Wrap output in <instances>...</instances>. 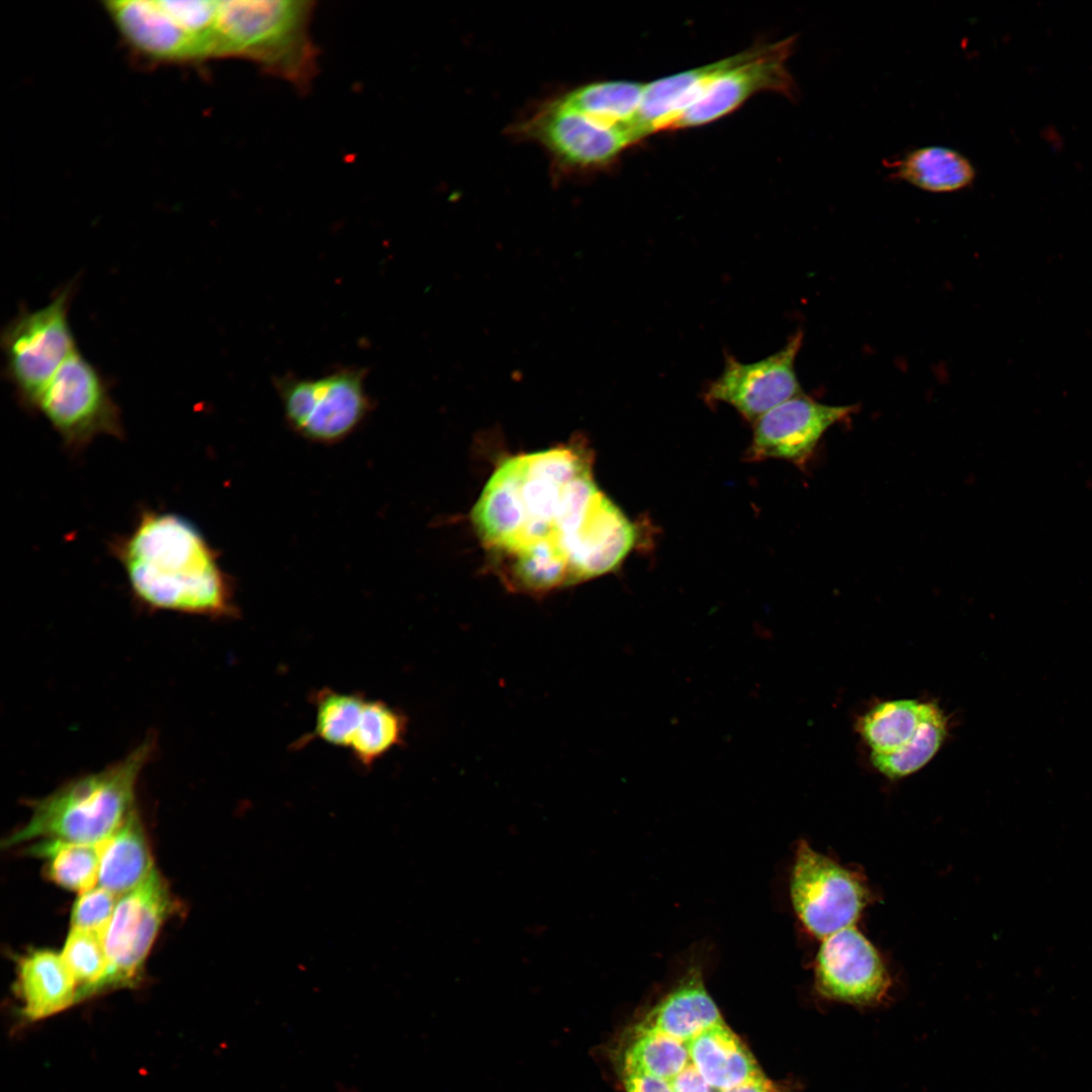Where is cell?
<instances>
[{
	"instance_id": "obj_1",
	"label": "cell",
	"mask_w": 1092,
	"mask_h": 1092,
	"mask_svg": "<svg viewBox=\"0 0 1092 1092\" xmlns=\"http://www.w3.org/2000/svg\"><path fill=\"white\" fill-rule=\"evenodd\" d=\"M582 438L504 460L470 519L508 589L530 596L616 571L638 547L639 525L599 487Z\"/></svg>"
},
{
	"instance_id": "obj_2",
	"label": "cell",
	"mask_w": 1092,
	"mask_h": 1092,
	"mask_svg": "<svg viewBox=\"0 0 1092 1092\" xmlns=\"http://www.w3.org/2000/svg\"><path fill=\"white\" fill-rule=\"evenodd\" d=\"M111 551L143 607L218 620L240 616L234 584L217 552L187 518L144 510Z\"/></svg>"
},
{
	"instance_id": "obj_3",
	"label": "cell",
	"mask_w": 1092,
	"mask_h": 1092,
	"mask_svg": "<svg viewBox=\"0 0 1092 1092\" xmlns=\"http://www.w3.org/2000/svg\"><path fill=\"white\" fill-rule=\"evenodd\" d=\"M156 743L148 737L122 759L76 778L32 803L24 826L4 840L7 847L33 839L99 843L136 810L135 791Z\"/></svg>"
},
{
	"instance_id": "obj_4",
	"label": "cell",
	"mask_w": 1092,
	"mask_h": 1092,
	"mask_svg": "<svg viewBox=\"0 0 1092 1092\" xmlns=\"http://www.w3.org/2000/svg\"><path fill=\"white\" fill-rule=\"evenodd\" d=\"M313 2L217 1L213 58H242L297 86L315 71L308 26Z\"/></svg>"
},
{
	"instance_id": "obj_5",
	"label": "cell",
	"mask_w": 1092,
	"mask_h": 1092,
	"mask_svg": "<svg viewBox=\"0 0 1092 1092\" xmlns=\"http://www.w3.org/2000/svg\"><path fill=\"white\" fill-rule=\"evenodd\" d=\"M77 279L60 286L43 306L20 307L2 329L3 375L20 405L32 413L34 403L66 360L78 351L69 313Z\"/></svg>"
},
{
	"instance_id": "obj_6",
	"label": "cell",
	"mask_w": 1092,
	"mask_h": 1092,
	"mask_svg": "<svg viewBox=\"0 0 1092 1092\" xmlns=\"http://www.w3.org/2000/svg\"><path fill=\"white\" fill-rule=\"evenodd\" d=\"M510 134L540 146L559 175L604 168L638 142L627 128L613 126L568 105L558 93L535 103L510 127Z\"/></svg>"
},
{
	"instance_id": "obj_7",
	"label": "cell",
	"mask_w": 1092,
	"mask_h": 1092,
	"mask_svg": "<svg viewBox=\"0 0 1092 1092\" xmlns=\"http://www.w3.org/2000/svg\"><path fill=\"white\" fill-rule=\"evenodd\" d=\"M365 368L342 367L320 377H275L286 423L300 437L334 444L351 435L367 418L372 401Z\"/></svg>"
},
{
	"instance_id": "obj_8",
	"label": "cell",
	"mask_w": 1092,
	"mask_h": 1092,
	"mask_svg": "<svg viewBox=\"0 0 1092 1092\" xmlns=\"http://www.w3.org/2000/svg\"><path fill=\"white\" fill-rule=\"evenodd\" d=\"M111 386L103 372L78 350L41 391L32 413L41 415L73 452L100 436L122 438L121 411Z\"/></svg>"
},
{
	"instance_id": "obj_9",
	"label": "cell",
	"mask_w": 1092,
	"mask_h": 1092,
	"mask_svg": "<svg viewBox=\"0 0 1092 1092\" xmlns=\"http://www.w3.org/2000/svg\"><path fill=\"white\" fill-rule=\"evenodd\" d=\"M790 895L803 926L821 940L853 926L871 900L857 873L814 850L805 840L796 848Z\"/></svg>"
},
{
	"instance_id": "obj_10",
	"label": "cell",
	"mask_w": 1092,
	"mask_h": 1092,
	"mask_svg": "<svg viewBox=\"0 0 1092 1092\" xmlns=\"http://www.w3.org/2000/svg\"><path fill=\"white\" fill-rule=\"evenodd\" d=\"M175 906L169 886L157 869L119 898L103 933L107 972L99 991L136 982L155 938Z\"/></svg>"
},
{
	"instance_id": "obj_11",
	"label": "cell",
	"mask_w": 1092,
	"mask_h": 1092,
	"mask_svg": "<svg viewBox=\"0 0 1092 1092\" xmlns=\"http://www.w3.org/2000/svg\"><path fill=\"white\" fill-rule=\"evenodd\" d=\"M795 36L734 55L733 62L707 87L672 129L713 122L739 107L752 95L774 91L794 98L797 88L788 70Z\"/></svg>"
},
{
	"instance_id": "obj_12",
	"label": "cell",
	"mask_w": 1092,
	"mask_h": 1092,
	"mask_svg": "<svg viewBox=\"0 0 1092 1092\" xmlns=\"http://www.w3.org/2000/svg\"><path fill=\"white\" fill-rule=\"evenodd\" d=\"M802 344L803 332L797 331L782 349L757 361L741 362L726 355L722 372L705 389L706 402L727 403L753 424L771 408L802 394L795 370Z\"/></svg>"
},
{
	"instance_id": "obj_13",
	"label": "cell",
	"mask_w": 1092,
	"mask_h": 1092,
	"mask_svg": "<svg viewBox=\"0 0 1092 1092\" xmlns=\"http://www.w3.org/2000/svg\"><path fill=\"white\" fill-rule=\"evenodd\" d=\"M815 962V986L829 1000L855 1006L880 1004L891 979L872 942L854 926L821 940Z\"/></svg>"
},
{
	"instance_id": "obj_14",
	"label": "cell",
	"mask_w": 1092,
	"mask_h": 1092,
	"mask_svg": "<svg viewBox=\"0 0 1092 1092\" xmlns=\"http://www.w3.org/2000/svg\"><path fill=\"white\" fill-rule=\"evenodd\" d=\"M856 405H829L799 394L753 423L748 461L784 459L804 467L823 434L856 412Z\"/></svg>"
},
{
	"instance_id": "obj_15",
	"label": "cell",
	"mask_w": 1092,
	"mask_h": 1092,
	"mask_svg": "<svg viewBox=\"0 0 1092 1092\" xmlns=\"http://www.w3.org/2000/svg\"><path fill=\"white\" fill-rule=\"evenodd\" d=\"M104 7L122 39L139 55L163 63L206 59L201 46L160 0L106 1Z\"/></svg>"
},
{
	"instance_id": "obj_16",
	"label": "cell",
	"mask_w": 1092,
	"mask_h": 1092,
	"mask_svg": "<svg viewBox=\"0 0 1092 1092\" xmlns=\"http://www.w3.org/2000/svg\"><path fill=\"white\" fill-rule=\"evenodd\" d=\"M733 59L734 56H731L645 84L634 123L638 139L657 130L672 129L684 112L703 95L710 83Z\"/></svg>"
},
{
	"instance_id": "obj_17",
	"label": "cell",
	"mask_w": 1092,
	"mask_h": 1092,
	"mask_svg": "<svg viewBox=\"0 0 1092 1092\" xmlns=\"http://www.w3.org/2000/svg\"><path fill=\"white\" fill-rule=\"evenodd\" d=\"M17 988L24 1015L38 1020L57 1014L79 1001V987L61 953L34 949L17 964Z\"/></svg>"
},
{
	"instance_id": "obj_18",
	"label": "cell",
	"mask_w": 1092,
	"mask_h": 1092,
	"mask_svg": "<svg viewBox=\"0 0 1092 1092\" xmlns=\"http://www.w3.org/2000/svg\"><path fill=\"white\" fill-rule=\"evenodd\" d=\"M691 1061L704 1080L721 1092L763 1077L740 1038L722 1022L687 1041Z\"/></svg>"
},
{
	"instance_id": "obj_19",
	"label": "cell",
	"mask_w": 1092,
	"mask_h": 1092,
	"mask_svg": "<svg viewBox=\"0 0 1092 1092\" xmlns=\"http://www.w3.org/2000/svg\"><path fill=\"white\" fill-rule=\"evenodd\" d=\"M642 1022L687 1042L724 1020L705 988L701 970L693 967Z\"/></svg>"
},
{
	"instance_id": "obj_20",
	"label": "cell",
	"mask_w": 1092,
	"mask_h": 1092,
	"mask_svg": "<svg viewBox=\"0 0 1092 1092\" xmlns=\"http://www.w3.org/2000/svg\"><path fill=\"white\" fill-rule=\"evenodd\" d=\"M146 832L136 810L104 840L98 886L121 897L155 870Z\"/></svg>"
},
{
	"instance_id": "obj_21",
	"label": "cell",
	"mask_w": 1092,
	"mask_h": 1092,
	"mask_svg": "<svg viewBox=\"0 0 1092 1092\" xmlns=\"http://www.w3.org/2000/svg\"><path fill=\"white\" fill-rule=\"evenodd\" d=\"M884 164L891 178L933 193L965 189L976 178L975 167L967 157L940 146L918 148Z\"/></svg>"
},
{
	"instance_id": "obj_22",
	"label": "cell",
	"mask_w": 1092,
	"mask_h": 1092,
	"mask_svg": "<svg viewBox=\"0 0 1092 1092\" xmlns=\"http://www.w3.org/2000/svg\"><path fill=\"white\" fill-rule=\"evenodd\" d=\"M644 88L645 84L639 82L596 81L568 88L558 94L574 109L635 133L634 123Z\"/></svg>"
},
{
	"instance_id": "obj_23",
	"label": "cell",
	"mask_w": 1092,
	"mask_h": 1092,
	"mask_svg": "<svg viewBox=\"0 0 1092 1092\" xmlns=\"http://www.w3.org/2000/svg\"><path fill=\"white\" fill-rule=\"evenodd\" d=\"M103 843H78L40 839L27 848L30 855L46 860L47 874L59 886L85 893L96 887Z\"/></svg>"
},
{
	"instance_id": "obj_24",
	"label": "cell",
	"mask_w": 1092,
	"mask_h": 1092,
	"mask_svg": "<svg viewBox=\"0 0 1092 1092\" xmlns=\"http://www.w3.org/2000/svg\"><path fill=\"white\" fill-rule=\"evenodd\" d=\"M933 703L894 700L876 705L858 721V732L872 753H891L917 732Z\"/></svg>"
},
{
	"instance_id": "obj_25",
	"label": "cell",
	"mask_w": 1092,
	"mask_h": 1092,
	"mask_svg": "<svg viewBox=\"0 0 1092 1092\" xmlns=\"http://www.w3.org/2000/svg\"><path fill=\"white\" fill-rule=\"evenodd\" d=\"M366 697L357 692L345 693L323 688L312 695L315 724L293 745L300 748L320 740L332 746L349 749L361 721Z\"/></svg>"
},
{
	"instance_id": "obj_26",
	"label": "cell",
	"mask_w": 1092,
	"mask_h": 1092,
	"mask_svg": "<svg viewBox=\"0 0 1092 1092\" xmlns=\"http://www.w3.org/2000/svg\"><path fill=\"white\" fill-rule=\"evenodd\" d=\"M407 718L382 700L366 699L362 717L349 751L364 768H370L394 747L404 743Z\"/></svg>"
},
{
	"instance_id": "obj_27",
	"label": "cell",
	"mask_w": 1092,
	"mask_h": 1092,
	"mask_svg": "<svg viewBox=\"0 0 1092 1092\" xmlns=\"http://www.w3.org/2000/svg\"><path fill=\"white\" fill-rule=\"evenodd\" d=\"M691 1062L687 1042L640 1022L624 1049L621 1069L640 1071L671 1080Z\"/></svg>"
},
{
	"instance_id": "obj_28",
	"label": "cell",
	"mask_w": 1092,
	"mask_h": 1092,
	"mask_svg": "<svg viewBox=\"0 0 1092 1092\" xmlns=\"http://www.w3.org/2000/svg\"><path fill=\"white\" fill-rule=\"evenodd\" d=\"M946 735L947 719L939 707L932 704L917 732L905 745L891 753H872V763L889 779L907 777L936 754Z\"/></svg>"
},
{
	"instance_id": "obj_29",
	"label": "cell",
	"mask_w": 1092,
	"mask_h": 1092,
	"mask_svg": "<svg viewBox=\"0 0 1092 1092\" xmlns=\"http://www.w3.org/2000/svg\"><path fill=\"white\" fill-rule=\"evenodd\" d=\"M62 959L79 987V1000L99 991L107 972L103 934L71 928Z\"/></svg>"
},
{
	"instance_id": "obj_30",
	"label": "cell",
	"mask_w": 1092,
	"mask_h": 1092,
	"mask_svg": "<svg viewBox=\"0 0 1092 1092\" xmlns=\"http://www.w3.org/2000/svg\"><path fill=\"white\" fill-rule=\"evenodd\" d=\"M164 8L202 48L205 58H212L217 1L160 0Z\"/></svg>"
},
{
	"instance_id": "obj_31",
	"label": "cell",
	"mask_w": 1092,
	"mask_h": 1092,
	"mask_svg": "<svg viewBox=\"0 0 1092 1092\" xmlns=\"http://www.w3.org/2000/svg\"><path fill=\"white\" fill-rule=\"evenodd\" d=\"M119 897L98 886L80 894L71 916V928L104 933Z\"/></svg>"
},
{
	"instance_id": "obj_32",
	"label": "cell",
	"mask_w": 1092,
	"mask_h": 1092,
	"mask_svg": "<svg viewBox=\"0 0 1092 1092\" xmlns=\"http://www.w3.org/2000/svg\"><path fill=\"white\" fill-rule=\"evenodd\" d=\"M621 1077L626 1092H673L668 1081L640 1071L621 1069Z\"/></svg>"
},
{
	"instance_id": "obj_33",
	"label": "cell",
	"mask_w": 1092,
	"mask_h": 1092,
	"mask_svg": "<svg viewBox=\"0 0 1092 1092\" xmlns=\"http://www.w3.org/2000/svg\"><path fill=\"white\" fill-rule=\"evenodd\" d=\"M673 1092H714L712 1088L696 1069L692 1061L674 1078L668 1080Z\"/></svg>"
},
{
	"instance_id": "obj_34",
	"label": "cell",
	"mask_w": 1092,
	"mask_h": 1092,
	"mask_svg": "<svg viewBox=\"0 0 1092 1092\" xmlns=\"http://www.w3.org/2000/svg\"><path fill=\"white\" fill-rule=\"evenodd\" d=\"M723 1092H777L768 1080L763 1076L743 1085Z\"/></svg>"
},
{
	"instance_id": "obj_35",
	"label": "cell",
	"mask_w": 1092,
	"mask_h": 1092,
	"mask_svg": "<svg viewBox=\"0 0 1092 1092\" xmlns=\"http://www.w3.org/2000/svg\"><path fill=\"white\" fill-rule=\"evenodd\" d=\"M714 1092H721V1091H719V1090H715Z\"/></svg>"
}]
</instances>
